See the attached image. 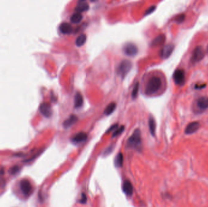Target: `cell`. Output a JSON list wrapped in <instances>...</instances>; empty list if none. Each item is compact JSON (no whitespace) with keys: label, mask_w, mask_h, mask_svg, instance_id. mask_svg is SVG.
<instances>
[{"label":"cell","mask_w":208,"mask_h":207,"mask_svg":"<svg viewBox=\"0 0 208 207\" xmlns=\"http://www.w3.org/2000/svg\"><path fill=\"white\" fill-rule=\"evenodd\" d=\"M173 80L175 84L183 86L185 83V73L183 69H176L173 75Z\"/></svg>","instance_id":"cell-6"},{"label":"cell","mask_w":208,"mask_h":207,"mask_svg":"<svg viewBox=\"0 0 208 207\" xmlns=\"http://www.w3.org/2000/svg\"><path fill=\"white\" fill-rule=\"evenodd\" d=\"M155 9H156V6H155V5H152V6H151L150 8H149V9L146 10V13H145V15H148L152 13L153 12L155 11Z\"/></svg>","instance_id":"cell-27"},{"label":"cell","mask_w":208,"mask_h":207,"mask_svg":"<svg viewBox=\"0 0 208 207\" xmlns=\"http://www.w3.org/2000/svg\"><path fill=\"white\" fill-rule=\"evenodd\" d=\"M185 14L182 13V14H179L177 16H175V21L177 23H183L184 20H185Z\"/></svg>","instance_id":"cell-25"},{"label":"cell","mask_w":208,"mask_h":207,"mask_svg":"<svg viewBox=\"0 0 208 207\" xmlns=\"http://www.w3.org/2000/svg\"><path fill=\"white\" fill-rule=\"evenodd\" d=\"M19 171V167L17 166H13L12 168H10V172L12 174H15L16 173H17V172Z\"/></svg>","instance_id":"cell-28"},{"label":"cell","mask_w":208,"mask_h":207,"mask_svg":"<svg viewBox=\"0 0 208 207\" xmlns=\"http://www.w3.org/2000/svg\"><path fill=\"white\" fill-rule=\"evenodd\" d=\"M205 55V51L203 47L201 46H197L192 52L191 62L192 63H196L200 61L204 58Z\"/></svg>","instance_id":"cell-5"},{"label":"cell","mask_w":208,"mask_h":207,"mask_svg":"<svg viewBox=\"0 0 208 207\" xmlns=\"http://www.w3.org/2000/svg\"><path fill=\"white\" fill-rule=\"evenodd\" d=\"M87 200V198L86 195H85V194H82L81 199L80 200V202L81 204H85V203H86Z\"/></svg>","instance_id":"cell-29"},{"label":"cell","mask_w":208,"mask_h":207,"mask_svg":"<svg viewBox=\"0 0 208 207\" xmlns=\"http://www.w3.org/2000/svg\"><path fill=\"white\" fill-rule=\"evenodd\" d=\"M174 46L173 45H167L162 48L160 51V56L162 58L166 59L170 56L172 53L173 51Z\"/></svg>","instance_id":"cell-8"},{"label":"cell","mask_w":208,"mask_h":207,"mask_svg":"<svg viewBox=\"0 0 208 207\" xmlns=\"http://www.w3.org/2000/svg\"><path fill=\"white\" fill-rule=\"evenodd\" d=\"M149 126L152 136H154L155 134L156 130V123L154 118L152 117H150L149 118Z\"/></svg>","instance_id":"cell-19"},{"label":"cell","mask_w":208,"mask_h":207,"mask_svg":"<svg viewBox=\"0 0 208 207\" xmlns=\"http://www.w3.org/2000/svg\"><path fill=\"white\" fill-rule=\"evenodd\" d=\"M197 106L202 111H205L208 109V97H201L197 101Z\"/></svg>","instance_id":"cell-12"},{"label":"cell","mask_w":208,"mask_h":207,"mask_svg":"<svg viewBox=\"0 0 208 207\" xmlns=\"http://www.w3.org/2000/svg\"><path fill=\"white\" fill-rule=\"evenodd\" d=\"M117 126H118V125H117V124H114V125H113V126H111L108 129V130L107 131L106 133H110V132L112 131L113 130H116V129H117Z\"/></svg>","instance_id":"cell-30"},{"label":"cell","mask_w":208,"mask_h":207,"mask_svg":"<svg viewBox=\"0 0 208 207\" xmlns=\"http://www.w3.org/2000/svg\"><path fill=\"white\" fill-rule=\"evenodd\" d=\"M84 104V98L82 94L79 93H77L74 97V106L76 108H79L82 107Z\"/></svg>","instance_id":"cell-16"},{"label":"cell","mask_w":208,"mask_h":207,"mask_svg":"<svg viewBox=\"0 0 208 207\" xmlns=\"http://www.w3.org/2000/svg\"><path fill=\"white\" fill-rule=\"evenodd\" d=\"M123 162H124V157L121 153H119L117 155H116V158H115V161H114L115 166L116 167L121 168L123 165Z\"/></svg>","instance_id":"cell-23"},{"label":"cell","mask_w":208,"mask_h":207,"mask_svg":"<svg viewBox=\"0 0 208 207\" xmlns=\"http://www.w3.org/2000/svg\"><path fill=\"white\" fill-rule=\"evenodd\" d=\"M139 83L138 82L135 85L133 89V91H132V97L133 99H135L137 97L138 91H139Z\"/></svg>","instance_id":"cell-24"},{"label":"cell","mask_w":208,"mask_h":207,"mask_svg":"<svg viewBox=\"0 0 208 207\" xmlns=\"http://www.w3.org/2000/svg\"><path fill=\"white\" fill-rule=\"evenodd\" d=\"M200 124L198 122H193L188 125L185 129V133L186 134H192L197 132L200 128Z\"/></svg>","instance_id":"cell-9"},{"label":"cell","mask_w":208,"mask_h":207,"mask_svg":"<svg viewBox=\"0 0 208 207\" xmlns=\"http://www.w3.org/2000/svg\"><path fill=\"white\" fill-rule=\"evenodd\" d=\"M206 86V85H196L195 86V89H202V88H204Z\"/></svg>","instance_id":"cell-31"},{"label":"cell","mask_w":208,"mask_h":207,"mask_svg":"<svg viewBox=\"0 0 208 207\" xmlns=\"http://www.w3.org/2000/svg\"><path fill=\"white\" fill-rule=\"evenodd\" d=\"M88 136L84 132H80L75 135L71 139L72 142L74 143H79L85 141L87 139Z\"/></svg>","instance_id":"cell-11"},{"label":"cell","mask_w":208,"mask_h":207,"mask_svg":"<svg viewBox=\"0 0 208 207\" xmlns=\"http://www.w3.org/2000/svg\"><path fill=\"white\" fill-rule=\"evenodd\" d=\"M162 86V82L160 78L158 77H152L148 82L146 88V93L147 95H152L157 93Z\"/></svg>","instance_id":"cell-1"},{"label":"cell","mask_w":208,"mask_h":207,"mask_svg":"<svg viewBox=\"0 0 208 207\" xmlns=\"http://www.w3.org/2000/svg\"><path fill=\"white\" fill-rule=\"evenodd\" d=\"M132 67V64L131 61L128 60H124L119 64L117 72L122 78H124L130 72Z\"/></svg>","instance_id":"cell-3"},{"label":"cell","mask_w":208,"mask_h":207,"mask_svg":"<svg viewBox=\"0 0 208 207\" xmlns=\"http://www.w3.org/2000/svg\"><path fill=\"white\" fill-rule=\"evenodd\" d=\"M87 40V36L85 34H81L80 35L76 40V45L78 47L82 46L86 42Z\"/></svg>","instance_id":"cell-20"},{"label":"cell","mask_w":208,"mask_h":207,"mask_svg":"<svg viewBox=\"0 0 208 207\" xmlns=\"http://www.w3.org/2000/svg\"><path fill=\"white\" fill-rule=\"evenodd\" d=\"M123 51L124 53L130 56H135L137 54L138 49L137 46L132 43H128L125 44L123 47Z\"/></svg>","instance_id":"cell-7"},{"label":"cell","mask_w":208,"mask_h":207,"mask_svg":"<svg viewBox=\"0 0 208 207\" xmlns=\"http://www.w3.org/2000/svg\"><path fill=\"white\" fill-rule=\"evenodd\" d=\"M116 107V104L114 102H112V103L109 104L106 107V108L104 111V114L106 115H109L111 114L114 111Z\"/></svg>","instance_id":"cell-22"},{"label":"cell","mask_w":208,"mask_h":207,"mask_svg":"<svg viewBox=\"0 0 208 207\" xmlns=\"http://www.w3.org/2000/svg\"><path fill=\"white\" fill-rule=\"evenodd\" d=\"M83 18V16L80 13H76L72 14L71 16V21L74 24H78L79 23Z\"/></svg>","instance_id":"cell-21"},{"label":"cell","mask_w":208,"mask_h":207,"mask_svg":"<svg viewBox=\"0 0 208 207\" xmlns=\"http://www.w3.org/2000/svg\"><path fill=\"white\" fill-rule=\"evenodd\" d=\"M165 40V37L164 35H159L155 37L152 42V46H158L162 45Z\"/></svg>","instance_id":"cell-18"},{"label":"cell","mask_w":208,"mask_h":207,"mask_svg":"<svg viewBox=\"0 0 208 207\" xmlns=\"http://www.w3.org/2000/svg\"><path fill=\"white\" fill-rule=\"evenodd\" d=\"M124 126H121L119 128H117L113 133L112 137H115L119 135H120L124 131Z\"/></svg>","instance_id":"cell-26"},{"label":"cell","mask_w":208,"mask_h":207,"mask_svg":"<svg viewBox=\"0 0 208 207\" xmlns=\"http://www.w3.org/2000/svg\"><path fill=\"white\" fill-rule=\"evenodd\" d=\"M60 31L63 34H70L72 32L71 25L68 23H63L60 26Z\"/></svg>","instance_id":"cell-14"},{"label":"cell","mask_w":208,"mask_h":207,"mask_svg":"<svg viewBox=\"0 0 208 207\" xmlns=\"http://www.w3.org/2000/svg\"><path fill=\"white\" fill-rule=\"evenodd\" d=\"M78 120V118L75 115H71L69 117L66 119L63 123V127L65 128H68L74 125Z\"/></svg>","instance_id":"cell-15"},{"label":"cell","mask_w":208,"mask_h":207,"mask_svg":"<svg viewBox=\"0 0 208 207\" xmlns=\"http://www.w3.org/2000/svg\"><path fill=\"white\" fill-rule=\"evenodd\" d=\"M141 132L139 129H136L129 137L127 142V145L129 148L139 150L141 148Z\"/></svg>","instance_id":"cell-2"},{"label":"cell","mask_w":208,"mask_h":207,"mask_svg":"<svg viewBox=\"0 0 208 207\" xmlns=\"http://www.w3.org/2000/svg\"><path fill=\"white\" fill-rule=\"evenodd\" d=\"M20 188L25 197H29L32 193L33 188L30 182L26 179H22L20 182Z\"/></svg>","instance_id":"cell-4"},{"label":"cell","mask_w":208,"mask_h":207,"mask_svg":"<svg viewBox=\"0 0 208 207\" xmlns=\"http://www.w3.org/2000/svg\"><path fill=\"white\" fill-rule=\"evenodd\" d=\"M89 9V5L85 1H79L77 3L75 10L77 13H81L87 11Z\"/></svg>","instance_id":"cell-10"},{"label":"cell","mask_w":208,"mask_h":207,"mask_svg":"<svg viewBox=\"0 0 208 207\" xmlns=\"http://www.w3.org/2000/svg\"><path fill=\"white\" fill-rule=\"evenodd\" d=\"M122 189H123V191L124 193L129 196H131L133 194V186L132 184L131 183V182L128 180H126L124 181V183H123V186H122Z\"/></svg>","instance_id":"cell-13"},{"label":"cell","mask_w":208,"mask_h":207,"mask_svg":"<svg viewBox=\"0 0 208 207\" xmlns=\"http://www.w3.org/2000/svg\"><path fill=\"white\" fill-rule=\"evenodd\" d=\"M207 52H208V48H207Z\"/></svg>","instance_id":"cell-32"},{"label":"cell","mask_w":208,"mask_h":207,"mask_svg":"<svg viewBox=\"0 0 208 207\" xmlns=\"http://www.w3.org/2000/svg\"><path fill=\"white\" fill-rule=\"evenodd\" d=\"M41 112L45 115L46 117H49L51 115V106L48 103H43L42 104L41 107Z\"/></svg>","instance_id":"cell-17"}]
</instances>
